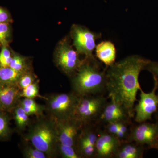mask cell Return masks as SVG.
<instances>
[{
    "instance_id": "cell-1",
    "label": "cell",
    "mask_w": 158,
    "mask_h": 158,
    "mask_svg": "<svg viewBox=\"0 0 158 158\" xmlns=\"http://www.w3.org/2000/svg\"><path fill=\"white\" fill-rule=\"evenodd\" d=\"M151 60L138 55H132L106 67V91L108 97L122 105L131 118L135 115L137 93L141 89L139 76Z\"/></svg>"
},
{
    "instance_id": "cell-2",
    "label": "cell",
    "mask_w": 158,
    "mask_h": 158,
    "mask_svg": "<svg viewBox=\"0 0 158 158\" xmlns=\"http://www.w3.org/2000/svg\"><path fill=\"white\" fill-rule=\"evenodd\" d=\"M106 71L94 56L85 58L71 77L74 93L80 97L103 94L106 90Z\"/></svg>"
},
{
    "instance_id": "cell-3",
    "label": "cell",
    "mask_w": 158,
    "mask_h": 158,
    "mask_svg": "<svg viewBox=\"0 0 158 158\" xmlns=\"http://www.w3.org/2000/svg\"><path fill=\"white\" fill-rule=\"evenodd\" d=\"M25 140L48 157L52 156L58 151L59 143L56 122L52 118L40 119L30 129Z\"/></svg>"
},
{
    "instance_id": "cell-4",
    "label": "cell",
    "mask_w": 158,
    "mask_h": 158,
    "mask_svg": "<svg viewBox=\"0 0 158 158\" xmlns=\"http://www.w3.org/2000/svg\"><path fill=\"white\" fill-rule=\"evenodd\" d=\"M107 102V98L103 94L81 97L73 117L83 126L98 121Z\"/></svg>"
},
{
    "instance_id": "cell-5",
    "label": "cell",
    "mask_w": 158,
    "mask_h": 158,
    "mask_svg": "<svg viewBox=\"0 0 158 158\" xmlns=\"http://www.w3.org/2000/svg\"><path fill=\"white\" fill-rule=\"evenodd\" d=\"M81 97L73 92L51 95L46 100L47 110L55 121L73 117Z\"/></svg>"
},
{
    "instance_id": "cell-6",
    "label": "cell",
    "mask_w": 158,
    "mask_h": 158,
    "mask_svg": "<svg viewBox=\"0 0 158 158\" xmlns=\"http://www.w3.org/2000/svg\"><path fill=\"white\" fill-rule=\"evenodd\" d=\"M55 61L57 67L70 77L77 72L82 62L79 54L70 45L67 38L62 40L57 46Z\"/></svg>"
},
{
    "instance_id": "cell-7",
    "label": "cell",
    "mask_w": 158,
    "mask_h": 158,
    "mask_svg": "<svg viewBox=\"0 0 158 158\" xmlns=\"http://www.w3.org/2000/svg\"><path fill=\"white\" fill-rule=\"evenodd\" d=\"M70 36L77 52L85 58H90L94 56L96 41L101 38L102 34L92 32L84 26L74 24L71 29Z\"/></svg>"
},
{
    "instance_id": "cell-8",
    "label": "cell",
    "mask_w": 158,
    "mask_h": 158,
    "mask_svg": "<svg viewBox=\"0 0 158 158\" xmlns=\"http://www.w3.org/2000/svg\"><path fill=\"white\" fill-rule=\"evenodd\" d=\"M132 127L126 141L154 148L158 141V119L155 123L143 122Z\"/></svg>"
},
{
    "instance_id": "cell-9",
    "label": "cell",
    "mask_w": 158,
    "mask_h": 158,
    "mask_svg": "<svg viewBox=\"0 0 158 158\" xmlns=\"http://www.w3.org/2000/svg\"><path fill=\"white\" fill-rule=\"evenodd\" d=\"M158 89L157 84L154 81L153 88L150 92L146 93L142 89L140 90V100L134 109L136 122L140 123L151 120L153 114L157 111L158 94L156 91Z\"/></svg>"
},
{
    "instance_id": "cell-10",
    "label": "cell",
    "mask_w": 158,
    "mask_h": 158,
    "mask_svg": "<svg viewBox=\"0 0 158 158\" xmlns=\"http://www.w3.org/2000/svg\"><path fill=\"white\" fill-rule=\"evenodd\" d=\"M55 122L59 142L76 148L79 134L84 126L73 117Z\"/></svg>"
},
{
    "instance_id": "cell-11",
    "label": "cell",
    "mask_w": 158,
    "mask_h": 158,
    "mask_svg": "<svg viewBox=\"0 0 158 158\" xmlns=\"http://www.w3.org/2000/svg\"><path fill=\"white\" fill-rule=\"evenodd\" d=\"M122 142V141L115 135L109 134L105 131L100 132L95 144L94 157H114Z\"/></svg>"
},
{
    "instance_id": "cell-12",
    "label": "cell",
    "mask_w": 158,
    "mask_h": 158,
    "mask_svg": "<svg viewBox=\"0 0 158 158\" xmlns=\"http://www.w3.org/2000/svg\"><path fill=\"white\" fill-rule=\"evenodd\" d=\"M99 118L98 121L107 124L111 122H131V116L125 108L113 98H110Z\"/></svg>"
},
{
    "instance_id": "cell-13",
    "label": "cell",
    "mask_w": 158,
    "mask_h": 158,
    "mask_svg": "<svg viewBox=\"0 0 158 158\" xmlns=\"http://www.w3.org/2000/svg\"><path fill=\"white\" fill-rule=\"evenodd\" d=\"M20 89L17 85L0 84V110L9 112L19 103Z\"/></svg>"
},
{
    "instance_id": "cell-14",
    "label": "cell",
    "mask_w": 158,
    "mask_h": 158,
    "mask_svg": "<svg viewBox=\"0 0 158 158\" xmlns=\"http://www.w3.org/2000/svg\"><path fill=\"white\" fill-rule=\"evenodd\" d=\"M96 56L108 67L115 63L116 51L114 44L110 41L100 43L95 48Z\"/></svg>"
},
{
    "instance_id": "cell-15",
    "label": "cell",
    "mask_w": 158,
    "mask_h": 158,
    "mask_svg": "<svg viewBox=\"0 0 158 158\" xmlns=\"http://www.w3.org/2000/svg\"><path fill=\"white\" fill-rule=\"evenodd\" d=\"M145 147L128 141H122L114 156L115 158H142Z\"/></svg>"
},
{
    "instance_id": "cell-16",
    "label": "cell",
    "mask_w": 158,
    "mask_h": 158,
    "mask_svg": "<svg viewBox=\"0 0 158 158\" xmlns=\"http://www.w3.org/2000/svg\"><path fill=\"white\" fill-rule=\"evenodd\" d=\"M26 72L14 70L9 66L0 67V84L17 85L20 78Z\"/></svg>"
},
{
    "instance_id": "cell-17",
    "label": "cell",
    "mask_w": 158,
    "mask_h": 158,
    "mask_svg": "<svg viewBox=\"0 0 158 158\" xmlns=\"http://www.w3.org/2000/svg\"><path fill=\"white\" fill-rule=\"evenodd\" d=\"M19 103L29 116L41 115L46 109V107L37 103L34 98H24Z\"/></svg>"
},
{
    "instance_id": "cell-18",
    "label": "cell",
    "mask_w": 158,
    "mask_h": 158,
    "mask_svg": "<svg viewBox=\"0 0 158 158\" xmlns=\"http://www.w3.org/2000/svg\"><path fill=\"white\" fill-rule=\"evenodd\" d=\"M13 111L15 121L17 128L20 131L25 129L30 122L29 115L27 114L19 103L15 107Z\"/></svg>"
},
{
    "instance_id": "cell-19",
    "label": "cell",
    "mask_w": 158,
    "mask_h": 158,
    "mask_svg": "<svg viewBox=\"0 0 158 158\" xmlns=\"http://www.w3.org/2000/svg\"><path fill=\"white\" fill-rule=\"evenodd\" d=\"M9 67L18 71L25 72L30 70L27 58L13 51Z\"/></svg>"
},
{
    "instance_id": "cell-20",
    "label": "cell",
    "mask_w": 158,
    "mask_h": 158,
    "mask_svg": "<svg viewBox=\"0 0 158 158\" xmlns=\"http://www.w3.org/2000/svg\"><path fill=\"white\" fill-rule=\"evenodd\" d=\"M20 97L24 98H34L38 97L46 99V98L41 96L40 94L39 85L37 81H35L22 89Z\"/></svg>"
},
{
    "instance_id": "cell-21",
    "label": "cell",
    "mask_w": 158,
    "mask_h": 158,
    "mask_svg": "<svg viewBox=\"0 0 158 158\" xmlns=\"http://www.w3.org/2000/svg\"><path fill=\"white\" fill-rule=\"evenodd\" d=\"M9 117L6 112L0 110V139L9 138L11 134Z\"/></svg>"
},
{
    "instance_id": "cell-22",
    "label": "cell",
    "mask_w": 158,
    "mask_h": 158,
    "mask_svg": "<svg viewBox=\"0 0 158 158\" xmlns=\"http://www.w3.org/2000/svg\"><path fill=\"white\" fill-rule=\"evenodd\" d=\"M11 37L10 23H0V47L9 45Z\"/></svg>"
},
{
    "instance_id": "cell-23",
    "label": "cell",
    "mask_w": 158,
    "mask_h": 158,
    "mask_svg": "<svg viewBox=\"0 0 158 158\" xmlns=\"http://www.w3.org/2000/svg\"><path fill=\"white\" fill-rule=\"evenodd\" d=\"M58 151L64 158H81L76 148L73 146L58 143Z\"/></svg>"
},
{
    "instance_id": "cell-24",
    "label": "cell",
    "mask_w": 158,
    "mask_h": 158,
    "mask_svg": "<svg viewBox=\"0 0 158 158\" xmlns=\"http://www.w3.org/2000/svg\"><path fill=\"white\" fill-rule=\"evenodd\" d=\"M24 157L25 158H46L48 157L46 155L41 151L37 149L33 145H27L24 148Z\"/></svg>"
},
{
    "instance_id": "cell-25",
    "label": "cell",
    "mask_w": 158,
    "mask_h": 158,
    "mask_svg": "<svg viewBox=\"0 0 158 158\" xmlns=\"http://www.w3.org/2000/svg\"><path fill=\"white\" fill-rule=\"evenodd\" d=\"M12 59V52L9 48V45L1 47L0 52V67H9Z\"/></svg>"
},
{
    "instance_id": "cell-26",
    "label": "cell",
    "mask_w": 158,
    "mask_h": 158,
    "mask_svg": "<svg viewBox=\"0 0 158 158\" xmlns=\"http://www.w3.org/2000/svg\"><path fill=\"white\" fill-rule=\"evenodd\" d=\"M36 77L31 70L27 71L24 73L19 79L17 83V86L22 90L27 86L36 81Z\"/></svg>"
},
{
    "instance_id": "cell-27",
    "label": "cell",
    "mask_w": 158,
    "mask_h": 158,
    "mask_svg": "<svg viewBox=\"0 0 158 158\" xmlns=\"http://www.w3.org/2000/svg\"><path fill=\"white\" fill-rule=\"evenodd\" d=\"M152 74L154 81L156 82L158 86V62L151 61L145 68Z\"/></svg>"
},
{
    "instance_id": "cell-28",
    "label": "cell",
    "mask_w": 158,
    "mask_h": 158,
    "mask_svg": "<svg viewBox=\"0 0 158 158\" xmlns=\"http://www.w3.org/2000/svg\"><path fill=\"white\" fill-rule=\"evenodd\" d=\"M119 122H111L106 124L105 131L111 135H116L118 131Z\"/></svg>"
},
{
    "instance_id": "cell-29",
    "label": "cell",
    "mask_w": 158,
    "mask_h": 158,
    "mask_svg": "<svg viewBox=\"0 0 158 158\" xmlns=\"http://www.w3.org/2000/svg\"><path fill=\"white\" fill-rule=\"evenodd\" d=\"M12 20L7 10L0 7V23H10Z\"/></svg>"
},
{
    "instance_id": "cell-30",
    "label": "cell",
    "mask_w": 158,
    "mask_h": 158,
    "mask_svg": "<svg viewBox=\"0 0 158 158\" xmlns=\"http://www.w3.org/2000/svg\"><path fill=\"white\" fill-rule=\"evenodd\" d=\"M155 149H156L158 150V141H157V143L156 144L155 147L154 148Z\"/></svg>"
},
{
    "instance_id": "cell-31",
    "label": "cell",
    "mask_w": 158,
    "mask_h": 158,
    "mask_svg": "<svg viewBox=\"0 0 158 158\" xmlns=\"http://www.w3.org/2000/svg\"><path fill=\"white\" fill-rule=\"evenodd\" d=\"M157 118H158V114L157 115Z\"/></svg>"
}]
</instances>
